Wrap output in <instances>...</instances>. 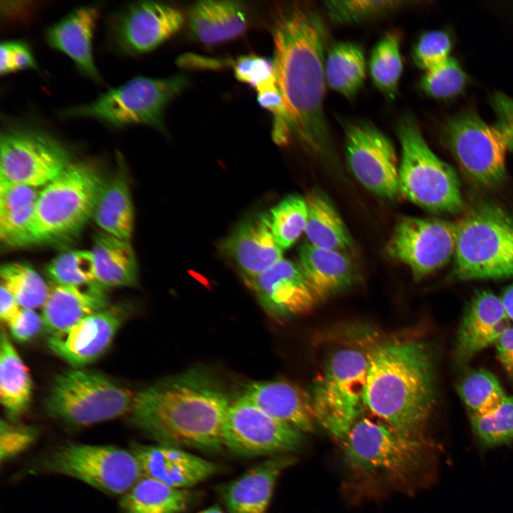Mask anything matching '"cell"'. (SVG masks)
<instances>
[{
  "instance_id": "1",
  "label": "cell",
  "mask_w": 513,
  "mask_h": 513,
  "mask_svg": "<svg viewBox=\"0 0 513 513\" xmlns=\"http://www.w3.org/2000/svg\"><path fill=\"white\" fill-rule=\"evenodd\" d=\"M273 34L277 86L291 130L314 153L330 155L323 111L325 26L314 11L295 8L278 19Z\"/></svg>"
},
{
  "instance_id": "2",
  "label": "cell",
  "mask_w": 513,
  "mask_h": 513,
  "mask_svg": "<svg viewBox=\"0 0 513 513\" xmlns=\"http://www.w3.org/2000/svg\"><path fill=\"white\" fill-rule=\"evenodd\" d=\"M230 404L210 373L193 368L135 394L132 422L161 445L217 452Z\"/></svg>"
},
{
  "instance_id": "3",
  "label": "cell",
  "mask_w": 513,
  "mask_h": 513,
  "mask_svg": "<svg viewBox=\"0 0 513 513\" xmlns=\"http://www.w3.org/2000/svg\"><path fill=\"white\" fill-rule=\"evenodd\" d=\"M435 401L433 361L422 341L393 340L370 351L363 402L379 420L405 437L426 440Z\"/></svg>"
},
{
  "instance_id": "4",
  "label": "cell",
  "mask_w": 513,
  "mask_h": 513,
  "mask_svg": "<svg viewBox=\"0 0 513 513\" xmlns=\"http://www.w3.org/2000/svg\"><path fill=\"white\" fill-rule=\"evenodd\" d=\"M105 182L93 165L71 162L40 190L27 245L61 242L77 234L93 217Z\"/></svg>"
},
{
  "instance_id": "5",
  "label": "cell",
  "mask_w": 513,
  "mask_h": 513,
  "mask_svg": "<svg viewBox=\"0 0 513 513\" xmlns=\"http://www.w3.org/2000/svg\"><path fill=\"white\" fill-rule=\"evenodd\" d=\"M455 224L453 274L457 279L513 277V217L496 204L482 203Z\"/></svg>"
},
{
  "instance_id": "6",
  "label": "cell",
  "mask_w": 513,
  "mask_h": 513,
  "mask_svg": "<svg viewBox=\"0 0 513 513\" xmlns=\"http://www.w3.org/2000/svg\"><path fill=\"white\" fill-rule=\"evenodd\" d=\"M187 85V77L182 74L164 78L138 76L59 115L92 118L113 129L142 125L164 130L165 108Z\"/></svg>"
},
{
  "instance_id": "7",
  "label": "cell",
  "mask_w": 513,
  "mask_h": 513,
  "mask_svg": "<svg viewBox=\"0 0 513 513\" xmlns=\"http://www.w3.org/2000/svg\"><path fill=\"white\" fill-rule=\"evenodd\" d=\"M397 133L401 145L400 193L434 213L454 214L460 211L463 201L457 175L450 165L431 150L415 120L404 116L398 122Z\"/></svg>"
},
{
  "instance_id": "8",
  "label": "cell",
  "mask_w": 513,
  "mask_h": 513,
  "mask_svg": "<svg viewBox=\"0 0 513 513\" xmlns=\"http://www.w3.org/2000/svg\"><path fill=\"white\" fill-rule=\"evenodd\" d=\"M368 355L350 346L335 351L310 395L316 421L341 441L365 408Z\"/></svg>"
},
{
  "instance_id": "9",
  "label": "cell",
  "mask_w": 513,
  "mask_h": 513,
  "mask_svg": "<svg viewBox=\"0 0 513 513\" xmlns=\"http://www.w3.org/2000/svg\"><path fill=\"white\" fill-rule=\"evenodd\" d=\"M135 395L101 373L73 369L58 375L46 399L52 417L88 426L130 413Z\"/></svg>"
},
{
  "instance_id": "10",
  "label": "cell",
  "mask_w": 513,
  "mask_h": 513,
  "mask_svg": "<svg viewBox=\"0 0 513 513\" xmlns=\"http://www.w3.org/2000/svg\"><path fill=\"white\" fill-rule=\"evenodd\" d=\"M343 457L353 470L369 476L404 480L421 467L428 442L405 437L379 420L360 418L341 440Z\"/></svg>"
},
{
  "instance_id": "11",
  "label": "cell",
  "mask_w": 513,
  "mask_h": 513,
  "mask_svg": "<svg viewBox=\"0 0 513 513\" xmlns=\"http://www.w3.org/2000/svg\"><path fill=\"white\" fill-rule=\"evenodd\" d=\"M71 162L68 150L41 128L12 124L1 130L0 183L43 187Z\"/></svg>"
},
{
  "instance_id": "12",
  "label": "cell",
  "mask_w": 513,
  "mask_h": 513,
  "mask_svg": "<svg viewBox=\"0 0 513 513\" xmlns=\"http://www.w3.org/2000/svg\"><path fill=\"white\" fill-rule=\"evenodd\" d=\"M442 138L460 170L475 185L490 189L505 179L509 147L497 125L467 111L446 123Z\"/></svg>"
},
{
  "instance_id": "13",
  "label": "cell",
  "mask_w": 513,
  "mask_h": 513,
  "mask_svg": "<svg viewBox=\"0 0 513 513\" xmlns=\"http://www.w3.org/2000/svg\"><path fill=\"white\" fill-rule=\"evenodd\" d=\"M40 463L45 471L74 477L112 494H124L142 477L132 451L113 446L68 444Z\"/></svg>"
},
{
  "instance_id": "14",
  "label": "cell",
  "mask_w": 513,
  "mask_h": 513,
  "mask_svg": "<svg viewBox=\"0 0 513 513\" xmlns=\"http://www.w3.org/2000/svg\"><path fill=\"white\" fill-rule=\"evenodd\" d=\"M223 445L242 456L276 455L296 451L304 432L279 421L244 395L230 404L222 432Z\"/></svg>"
},
{
  "instance_id": "15",
  "label": "cell",
  "mask_w": 513,
  "mask_h": 513,
  "mask_svg": "<svg viewBox=\"0 0 513 513\" xmlns=\"http://www.w3.org/2000/svg\"><path fill=\"white\" fill-rule=\"evenodd\" d=\"M455 249V223L413 217L399 219L386 245L388 254L407 265L415 279L445 266Z\"/></svg>"
},
{
  "instance_id": "16",
  "label": "cell",
  "mask_w": 513,
  "mask_h": 513,
  "mask_svg": "<svg viewBox=\"0 0 513 513\" xmlns=\"http://www.w3.org/2000/svg\"><path fill=\"white\" fill-rule=\"evenodd\" d=\"M183 22L182 14L170 5L154 1L133 2L110 17L108 45L124 56L149 53L176 33Z\"/></svg>"
},
{
  "instance_id": "17",
  "label": "cell",
  "mask_w": 513,
  "mask_h": 513,
  "mask_svg": "<svg viewBox=\"0 0 513 513\" xmlns=\"http://www.w3.org/2000/svg\"><path fill=\"white\" fill-rule=\"evenodd\" d=\"M345 135L348 166L356 179L378 196L398 197L401 194L399 167L391 140L363 121L346 125Z\"/></svg>"
},
{
  "instance_id": "18",
  "label": "cell",
  "mask_w": 513,
  "mask_h": 513,
  "mask_svg": "<svg viewBox=\"0 0 513 513\" xmlns=\"http://www.w3.org/2000/svg\"><path fill=\"white\" fill-rule=\"evenodd\" d=\"M244 281L263 309L275 319L301 315L318 302L299 264L286 259Z\"/></svg>"
},
{
  "instance_id": "19",
  "label": "cell",
  "mask_w": 513,
  "mask_h": 513,
  "mask_svg": "<svg viewBox=\"0 0 513 513\" xmlns=\"http://www.w3.org/2000/svg\"><path fill=\"white\" fill-rule=\"evenodd\" d=\"M510 326L499 296L487 290L475 291L457 328L453 349L455 365L465 366L480 351L495 344Z\"/></svg>"
},
{
  "instance_id": "20",
  "label": "cell",
  "mask_w": 513,
  "mask_h": 513,
  "mask_svg": "<svg viewBox=\"0 0 513 513\" xmlns=\"http://www.w3.org/2000/svg\"><path fill=\"white\" fill-rule=\"evenodd\" d=\"M120 307H108L81 320L48 341L51 351L76 368L90 363L110 346L125 318Z\"/></svg>"
},
{
  "instance_id": "21",
  "label": "cell",
  "mask_w": 513,
  "mask_h": 513,
  "mask_svg": "<svg viewBox=\"0 0 513 513\" xmlns=\"http://www.w3.org/2000/svg\"><path fill=\"white\" fill-rule=\"evenodd\" d=\"M131 451L138 459L142 477L176 488L190 489L222 470L220 465L178 447L135 445Z\"/></svg>"
},
{
  "instance_id": "22",
  "label": "cell",
  "mask_w": 513,
  "mask_h": 513,
  "mask_svg": "<svg viewBox=\"0 0 513 513\" xmlns=\"http://www.w3.org/2000/svg\"><path fill=\"white\" fill-rule=\"evenodd\" d=\"M221 251L239 269L244 279L254 277L283 259L272 232L269 214L242 222L221 244Z\"/></svg>"
},
{
  "instance_id": "23",
  "label": "cell",
  "mask_w": 513,
  "mask_h": 513,
  "mask_svg": "<svg viewBox=\"0 0 513 513\" xmlns=\"http://www.w3.org/2000/svg\"><path fill=\"white\" fill-rule=\"evenodd\" d=\"M296 462L290 453L272 455L220 489L229 513H266L281 473Z\"/></svg>"
},
{
  "instance_id": "24",
  "label": "cell",
  "mask_w": 513,
  "mask_h": 513,
  "mask_svg": "<svg viewBox=\"0 0 513 513\" xmlns=\"http://www.w3.org/2000/svg\"><path fill=\"white\" fill-rule=\"evenodd\" d=\"M99 16L96 6H81L44 31L45 41L50 47L69 57L81 74L98 83L102 78L95 64L93 39Z\"/></svg>"
},
{
  "instance_id": "25",
  "label": "cell",
  "mask_w": 513,
  "mask_h": 513,
  "mask_svg": "<svg viewBox=\"0 0 513 513\" xmlns=\"http://www.w3.org/2000/svg\"><path fill=\"white\" fill-rule=\"evenodd\" d=\"M272 418L307 432L316 422L310 395L284 380L257 381L247 385L242 394Z\"/></svg>"
},
{
  "instance_id": "26",
  "label": "cell",
  "mask_w": 513,
  "mask_h": 513,
  "mask_svg": "<svg viewBox=\"0 0 513 513\" xmlns=\"http://www.w3.org/2000/svg\"><path fill=\"white\" fill-rule=\"evenodd\" d=\"M298 264L318 301L346 290L356 279L353 262L341 251L307 242L299 248Z\"/></svg>"
},
{
  "instance_id": "27",
  "label": "cell",
  "mask_w": 513,
  "mask_h": 513,
  "mask_svg": "<svg viewBox=\"0 0 513 513\" xmlns=\"http://www.w3.org/2000/svg\"><path fill=\"white\" fill-rule=\"evenodd\" d=\"M97 283L81 286L56 284L42 306L43 325L53 334L64 332L84 318L108 307Z\"/></svg>"
},
{
  "instance_id": "28",
  "label": "cell",
  "mask_w": 513,
  "mask_h": 513,
  "mask_svg": "<svg viewBox=\"0 0 513 513\" xmlns=\"http://www.w3.org/2000/svg\"><path fill=\"white\" fill-rule=\"evenodd\" d=\"M192 36L205 45H216L237 38L247 27L244 6L234 0H203L188 13Z\"/></svg>"
},
{
  "instance_id": "29",
  "label": "cell",
  "mask_w": 513,
  "mask_h": 513,
  "mask_svg": "<svg viewBox=\"0 0 513 513\" xmlns=\"http://www.w3.org/2000/svg\"><path fill=\"white\" fill-rule=\"evenodd\" d=\"M93 253L95 265V282L102 288L135 284L138 266L129 239L104 232L93 239Z\"/></svg>"
},
{
  "instance_id": "30",
  "label": "cell",
  "mask_w": 513,
  "mask_h": 513,
  "mask_svg": "<svg viewBox=\"0 0 513 513\" xmlns=\"http://www.w3.org/2000/svg\"><path fill=\"white\" fill-rule=\"evenodd\" d=\"M40 190L0 183V237L11 247L27 245V239Z\"/></svg>"
},
{
  "instance_id": "31",
  "label": "cell",
  "mask_w": 513,
  "mask_h": 513,
  "mask_svg": "<svg viewBox=\"0 0 513 513\" xmlns=\"http://www.w3.org/2000/svg\"><path fill=\"white\" fill-rule=\"evenodd\" d=\"M195 493L190 489L169 486L142 477L120 499L125 513H182L193 504Z\"/></svg>"
},
{
  "instance_id": "32",
  "label": "cell",
  "mask_w": 513,
  "mask_h": 513,
  "mask_svg": "<svg viewBox=\"0 0 513 513\" xmlns=\"http://www.w3.org/2000/svg\"><path fill=\"white\" fill-rule=\"evenodd\" d=\"M307 222L305 234L308 243L318 247L346 251L352 246V239L331 200L317 190L309 191L306 197Z\"/></svg>"
},
{
  "instance_id": "33",
  "label": "cell",
  "mask_w": 513,
  "mask_h": 513,
  "mask_svg": "<svg viewBox=\"0 0 513 513\" xmlns=\"http://www.w3.org/2000/svg\"><path fill=\"white\" fill-rule=\"evenodd\" d=\"M32 381L26 366L7 334L0 340V400L11 419L23 415L31 400Z\"/></svg>"
},
{
  "instance_id": "34",
  "label": "cell",
  "mask_w": 513,
  "mask_h": 513,
  "mask_svg": "<svg viewBox=\"0 0 513 513\" xmlns=\"http://www.w3.org/2000/svg\"><path fill=\"white\" fill-rule=\"evenodd\" d=\"M93 217L103 232L130 239L133 229V207L127 182L115 177L105 182Z\"/></svg>"
},
{
  "instance_id": "35",
  "label": "cell",
  "mask_w": 513,
  "mask_h": 513,
  "mask_svg": "<svg viewBox=\"0 0 513 513\" xmlns=\"http://www.w3.org/2000/svg\"><path fill=\"white\" fill-rule=\"evenodd\" d=\"M326 82L333 90L350 98L359 91L366 78V63L363 48L342 41L333 45L324 63Z\"/></svg>"
},
{
  "instance_id": "36",
  "label": "cell",
  "mask_w": 513,
  "mask_h": 513,
  "mask_svg": "<svg viewBox=\"0 0 513 513\" xmlns=\"http://www.w3.org/2000/svg\"><path fill=\"white\" fill-rule=\"evenodd\" d=\"M457 391L470 416L492 413L507 397L497 377L483 368L467 372L459 383Z\"/></svg>"
},
{
  "instance_id": "37",
  "label": "cell",
  "mask_w": 513,
  "mask_h": 513,
  "mask_svg": "<svg viewBox=\"0 0 513 513\" xmlns=\"http://www.w3.org/2000/svg\"><path fill=\"white\" fill-rule=\"evenodd\" d=\"M371 79L383 93L393 98L403 71L399 34L389 31L373 47L368 62Z\"/></svg>"
},
{
  "instance_id": "38",
  "label": "cell",
  "mask_w": 513,
  "mask_h": 513,
  "mask_svg": "<svg viewBox=\"0 0 513 513\" xmlns=\"http://www.w3.org/2000/svg\"><path fill=\"white\" fill-rule=\"evenodd\" d=\"M1 285L16 299L22 309L43 306L50 289L43 278L28 264H5L1 267Z\"/></svg>"
},
{
  "instance_id": "39",
  "label": "cell",
  "mask_w": 513,
  "mask_h": 513,
  "mask_svg": "<svg viewBox=\"0 0 513 513\" xmlns=\"http://www.w3.org/2000/svg\"><path fill=\"white\" fill-rule=\"evenodd\" d=\"M471 428L480 449L510 446L513 443V396L507 395L500 407L484 416H470Z\"/></svg>"
},
{
  "instance_id": "40",
  "label": "cell",
  "mask_w": 513,
  "mask_h": 513,
  "mask_svg": "<svg viewBox=\"0 0 513 513\" xmlns=\"http://www.w3.org/2000/svg\"><path fill=\"white\" fill-rule=\"evenodd\" d=\"M269 217L276 241L282 249H288L305 232L306 200L298 195L288 196L271 209Z\"/></svg>"
},
{
  "instance_id": "41",
  "label": "cell",
  "mask_w": 513,
  "mask_h": 513,
  "mask_svg": "<svg viewBox=\"0 0 513 513\" xmlns=\"http://www.w3.org/2000/svg\"><path fill=\"white\" fill-rule=\"evenodd\" d=\"M47 273L57 285L81 286L96 283L91 250H73L58 255L48 266Z\"/></svg>"
},
{
  "instance_id": "42",
  "label": "cell",
  "mask_w": 513,
  "mask_h": 513,
  "mask_svg": "<svg viewBox=\"0 0 513 513\" xmlns=\"http://www.w3.org/2000/svg\"><path fill=\"white\" fill-rule=\"evenodd\" d=\"M405 1H328L325 6L329 17L339 24L358 23L403 7Z\"/></svg>"
},
{
  "instance_id": "43",
  "label": "cell",
  "mask_w": 513,
  "mask_h": 513,
  "mask_svg": "<svg viewBox=\"0 0 513 513\" xmlns=\"http://www.w3.org/2000/svg\"><path fill=\"white\" fill-rule=\"evenodd\" d=\"M466 76L458 62L450 57L438 66L427 71L420 86L429 95L437 98L453 97L461 92Z\"/></svg>"
},
{
  "instance_id": "44",
  "label": "cell",
  "mask_w": 513,
  "mask_h": 513,
  "mask_svg": "<svg viewBox=\"0 0 513 513\" xmlns=\"http://www.w3.org/2000/svg\"><path fill=\"white\" fill-rule=\"evenodd\" d=\"M233 69L238 81L251 86L257 93L278 86L274 59L256 55L244 56L234 61Z\"/></svg>"
},
{
  "instance_id": "45",
  "label": "cell",
  "mask_w": 513,
  "mask_h": 513,
  "mask_svg": "<svg viewBox=\"0 0 513 513\" xmlns=\"http://www.w3.org/2000/svg\"><path fill=\"white\" fill-rule=\"evenodd\" d=\"M451 40L441 31H430L423 33L415 45L412 57L419 68L429 71L446 61L450 57Z\"/></svg>"
},
{
  "instance_id": "46",
  "label": "cell",
  "mask_w": 513,
  "mask_h": 513,
  "mask_svg": "<svg viewBox=\"0 0 513 513\" xmlns=\"http://www.w3.org/2000/svg\"><path fill=\"white\" fill-rule=\"evenodd\" d=\"M257 101L273 115L274 141L279 145L287 142L292 130L286 107L278 86L257 93Z\"/></svg>"
},
{
  "instance_id": "47",
  "label": "cell",
  "mask_w": 513,
  "mask_h": 513,
  "mask_svg": "<svg viewBox=\"0 0 513 513\" xmlns=\"http://www.w3.org/2000/svg\"><path fill=\"white\" fill-rule=\"evenodd\" d=\"M38 70L30 46L23 40H9L0 45L1 76L24 70Z\"/></svg>"
},
{
  "instance_id": "48",
  "label": "cell",
  "mask_w": 513,
  "mask_h": 513,
  "mask_svg": "<svg viewBox=\"0 0 513 513\" xmlns=\"http://www.w3.org/2000/svg\"><path fill=\"white\" fill-rule=\"evenodd\" d=\"M36 432L32 428L1 422V461L6 460L33 443Z\"/></svg>"
},
{
  "instance_id": "49",
  "label": "cell",
  "mask_w": 513,
  "mask_h": 513,
  "mask_svg": "<svg viewBox=\"0 0 513 513\" xmlns=\"http://www.w3.org/2000/svg\"><path fill=\"white\" fill-rule=\"evenodd\" d=\"M7 324L14 338L24 342L36 336L43 323L42 317L34 310L21 309Z\"/></svg>"
},
{
  "instance_id": "50",
  "label": "cell",
  "mask_w": 513,
  "mask_h": 513,
  "mask_svg": "<svg viewBox=\"0 0 513 513\" xmlns=\"http://www.w3.org/2000/svg\"><path fill=\"white\" fill-rule=\"evenodd\" d=\"M492 105L497 119L496 125L503 133L509 148L513 150V98L497 93Z\"/></svg>"
},
{
  "instance_id": "51",
  "label": "cell",
  "mask_w": 513,
  "mask_h": 513,
  "mask_svg": "<svg viewBox=\"0 0 513 513\" xmlns=\"http://www.w3.org/2000/svg\"><path fill=\"white\" fill-rule=\"evenodd\" d=\"M498 360L506 373L513 378V326H510L495 343Z\"/></svg>"
},
{
  "instance_id": "52",
  "label": "cell",
  "mask_w": 513,
  "mask_h": 513,
  "mask_svg": "<svg viewBox=\"0 0 513 513\" xmlns=\"http://www.w3.org/2000/svg\"><path fill=\"white\" fill-rule=\"evenodd\" d=\"M14 296L2 285L0 289V317L5 323L10 321L21 309Z\"/></svg>"
},
{
  "instance_id": "53",
  "label": "cell",
  "mask_w": 513,
  "mask_h": 513,
  "mask_svg": "<svg viewBox=\"0 0 513 513\" xmlns=\"http://www.w3.org/2000/svg\"><path fill=\"white\" fill-rule=\"evenodd\" d=\"M499 297L508 318L513 322V283L504 290Z\"/></svg>"
},
{
  "instance_id": "54",
  "label": "cell",
  "mask_w": 513,
  "mask_h": 513,
  "mask_svg": "<svg viewBox=\"0 0 513 513\" xmlns=\"http://www.w3.org/2000/svg\"><path fill=\"white\" fill-rule=\"evenodd\" d=\"M197 513H225L218 504H214Z\"/></svg>"
}]
</instances>
